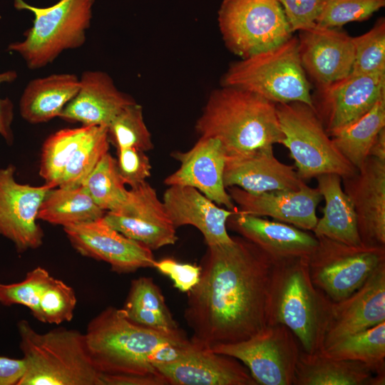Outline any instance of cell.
I'll use <instances>...</instances> for the list:
<instances>
[{"label":"cell","instance_id":"obj_1","mask_svg":"<svg viewBox=\"0 0 385 385\" xmlns=\"http://www.w3.org/2000/svg\"><path fill=\"white\" fill-rule=\"evenodd\" d=\"M207 246L198 283L187 292L185 320L195 346L250 338L270 324L277 261L242 237Z\"/></svg>","mask_w":385,"mask_h":385},{"label":"cell","instance_id":"obj_2","mask_svg":"<svg viewBox=\"0 0 385 385\" xmlns=\"http://www.w3.org/2000/svg\"><path fill=\"white\" fill-rule=\"evenodd\" d=\"M200 137L217 138L226 157L281 144L276 103L249 91L222 86L213 91L195 124Z\"/></svg>","mask_w":385,"mask_h":385},{"label":"cell","instance_id":"obj_3","mask_svg":"<svg viewBox=\"0 0 385 385\" xmlns=\"http://www.w3.org/2000/svg\"><path fill=\"white\" fill-rule=\"evenodd\" d=\"M97 369L108 374H157V351L168 344H188V337L158 332L129 321L121 309L108 307L93 318L85 333Z\"/></svg>","mask_w":385,"mask_h":385},{"label":"cell","instance_id":"obj_4","mask_svg":"<svg viewBox=\"0 0 385 385\" xmlns=\"http://www.w3.org/2000/svg\"><path fill=\"white\" fill-rule=\"evenodd\" d=\"M17 328L25 364L17 385H102L85 334L64 327L41 334L25 319Z\"/></svg>","mask_w":385,"mask_h":385},{"label":"cell","instance_id":"obj_5","mask_svg":"<svg viewBox=\"0 0 385 385\" xmlns=\"http://www.w3.org/2000/svg\"><path fill=\"white\" fill-rule=\"evenodd\" d=\"M333 302L313 284L308 256L277 261L270 324L289 328L307 353L322 349Z\"/></svg>","mask_w":385,"mask_h":385},{"label":"cell","instance_id":"obj_6","mask_svg":"<svg viewBox=\"0 0 385 385\" xmlns=\"http://www.w3.org/2000/svg\"><path fill=\"white\" fill-rule=\"evenodd\" d=\"M94 0H59L48 7L14 0L18 10L33 13V25L24 39L11 43L7 51L18 53L30 69L51 63L64 51L82 46L90 27Z\"/></svg>","mask_w":385,"mask_h":385},{"label":"cell","instance_id":"obj_7","mask_svg":"<svg viewBox=\"0 0 385 385\" xmlns=\"http://www.w3.org/2000/svg\"><path fill=\"white\" fill-rule=\"evenodd\" d=\"M222 86L249 91L276 104L301 102L314 108L296 37L233 63L223 76Z\"/></svg>","mask_w":385,"mask_h":385},{"label":"cell","instance_id":"obj_8","mask_svg":"<svg viewBox=\"0 0 385 385\" xmlns=\"http://www.w3.org/2000/svg\"><path fill=\"white\" fill-rule=\"evenodd\" d=\"M276 108L284 135L281 144L289 150L303 181L324 174L344 178L357 172L334 145L314 108L301 102L276 104Z\"/></svg>","mask_w":385,"mask_h":385},{"label":"cell","instance_id":"obj_9","mask_svg":"<svg viewBox=\"0 0 385 385\" xmlns=\"http://www.w3.org/2000/svg\"><path fill=\"white\" fill-rule=\"evenodd\" d=\"M218 24L227 48L242 58L282 45L292 33L278 0H223Z\"/></svg>","mask_w":385,"mask_h":385},{"label":"cell","instance_id":"obj_10","mask_svg":"<svg viewBox=\"0 0 385 385\" xmlns=\"http://www.w3.org/2000/svg\"><path fill=\"white\" fill-rule=\"evenodd\" d=\"M308 257L314 286L332 302H339L357 290L376 267L385 262V246L350 245L325 237Z\"/></svg>","mask_w":385,"mask_h":385},{"label":"cell","instance_id":"obj_11","mask_svg":"<svg viewBox=\"0 0 385 385\" xmlns=\"http://www.w3.org/2000/svg\"><path fill=\"white\" fill-rule=\"evenodd\" d=\"M210 350L239 360L257 384L293 385L302 348L289 328L270 324L249 339Z\"/></svg>","mask_w":385,"mask_h":385},{"label":"cell","instance_id":"obj_12","mask_svg":"<svg viewBox=\"0 0 385 385\" xmlns=\"http://www.w3.org/2000/svg\"><path fill=\"white\" fill-rule=\"evenodd\" d=\"M103 219L119 232L152 251L178 240L177 228L162 200L147 181L130 188L125 202L117 210L106 212Z\"/></svg>","mask_w":385,"mask_h":385},{"label":"cell","instance_id":"obj_13","mask_svg":"<svg viewBox=\"0 0 385 385\" xmlns=\"http://www.w3.org/2000/svg\"><path fill=\"white\" fill-rule=\"evenodd\" d=\"M15 172L13 165L0 168V235L22 253L43 244L44 234L37 215L51 188L21 184L15 179Z\"/></svg>","mask_w":385,"mask_h":385},{"label":"cell","instance_id":"obj_14","mask_svg":"<svg viewBox=\"0 0 385 385\" xmlns=\"http://www.w3.org/2000/svg\"><path fill=\"white\" fill-rule=\"evenodd\" d=\"M72 247L82 256L104 261L117 273L154 268L153 251L109 225L103 217L63 227Z\"/></svg>","mask_w":385,"mask_h":385},{"label":"cell","instance_id":"obj_15","mask_svg":"<svg viewBox=\"0 0 385 385\" xmlns=\"http://www.w3.org/2000/svg\"><path fill=\"white\" fill-rule=\"evenodd\" d=\"M317 89L312 96L314 108L329 135L362 116L385 97V73H350Z\"/></svg>","mask_w":385,"mask_h":385},{"label":"cell","instance_id":"obj_16","mask_svg":"<svg viewBox=\"0 0 385 385\" xmlns=\"http://www.w3.org/2000/svg\"><path fill=\"white\" fill-rule=\"evenodd\" d=\"M172 156L180 167L165 179L166 185L192 187L217 205L237 210L224 185L226 153L217 138L200 137L190 150L173 152Z\"/></svg>","mask_w":385,"mask_h":385},{"label":"cell","instance_id":"obj_17","mask_svg":"<svg viewBox=\"0 0 385 385\" xmlns=\"http://www.w3.org/2000/svg\"><path fill=\"white\" fill-rule=\"evenodd\" d=\"M173 385H258L239 360L200 348L192 342L175 361L153 363Z\"/></svg>","mask_w":385,"mask_h":385},{"label":"cell","instance_id":"obj_18","mask_svg":"<svg viewBox=\"0 0 385 385\" xmlns=\"http://www.w3.org/2000/svg\"><path fill=\"white\" fill-rule=\"evenodd\" d=\"M227 190L241 213L270 217L305 231H313L318 221L316 210L322 196L317 188H311L305 183L297 190L258 194L235 186Z\"/></svg>","mask_w":385,"mask_h":385},{"label":"cell","instance_id":"obj_19","mask_svg":"<svg viewBox=\"0 0 385 385\" xmlns=\"http://www.w3.org/2000/svg\"><path fill=\"white\" fill-rule=\"evenodd\" d=\"M298 49L305 73L317 88L347 76L354 60L353 37L337 28L316 25L299 32Z\"/></svg>","mask_w":385,"mask_h":385},{"label":"cell","instance_id":"obj_20","mask_svg":"<svg viewBox=\"0 0 385 385\" xmlns=\"http://www.w3.org/2000/svg\"><path fill=\"white\" fill-rule=\"evenodd\" d=\"M342 180L361 242L385 246V160L369 156L354 175Z\"/></svg>","mask_w":385,"mask_h":385},{"label":"cell","instance_id":"obj_21","mask_svg":"<svg viewBox=\"0 0 385 385\" xmlns=\"http://www.w3.org/2000/svg\"><path fill=\"white\" fill-rule=\"evenodd\" d=\"M385 322V262L346 298L332 303L322 349Z\"/></svg>","mask_w":385,"mask_h":385},{"label":"cell","instance_id":"obj_22","mask_svg":"<svg viewBox=\"0 0 385 385\" xmlns=\"http://www.w3.org/2000/svg\"><path fill=\"white\" fill-rule=\"evenodd\" d=\"M162 201L176 228L184 225L196 227L207 246L232 242V237L227 231V222L237 210L222 208L190 186H168Z\"/></svg>","mask_w":385,"mask_h":385},{"label":"cell","instance_id":"obj_23","mask_svg":"<svg viewBox=\"0 0 385 385\" xmlns=\"http://www.w3.org/2000/svg\"><path fill=\"white\" fill-rule=\"evenodd\" d=\"M227 227L250 241L276 261L309 256L318 244L314 234L293 225L237 210Z\"/></svg>","mask_w":385,"mask_h":385},{"label":"cell","instance_id":"obj_24","mask_svg":"<svg viewBox=\"0 0 385 385\" xmlns=\"http://www.w3.org/2000/svg\"><path fill=\"white\" fill-rule=\"evenodd\" d=\"M223 182L226 188L235 186L255 194L297 190L304 183L294 166L277 159L273 147L245 155L226 157Z\"/></svg>","mask_w":385,"mask_h":385},{"label":"cell","instance_id":"obj_25","mask_svg":"<svg viewBox=\"0 0 385 385\" xmlns=\"http://www.w3.org/2000/svg\"><path fill=\"white\" fill-rule=\"evenodd\" d=\"M80 88L58 118L82 125L108 126L126 106L135 100L119 91L111 77L101 71H86L79 78Z\"/></svg>","mask_w":385,"mask_h":385},{"label":"cell","instance_id":"obj_26","mask_svg":"<svg viewBox=\"0 0 385 385\" xmlns=\"http://www.w3.org/2000/svg\"><path fill=\"white\" fill-rule=\"evenodd\" d=\"M385 376L376 375L365 364L334 359L319 351H300L293 385H384Z\"/></svg>","mask_w":385,"mask_h":385},{"label":"cell","instance_id":"obj_27","mask_svg":"<svg viewBox=\"0 0 385 385\" xmlns=\"http://www.w3.org/2000/svg\"><path fill=\"white\" fill-rule=\"evenodd\" d=\"M80 88L73 73H56L31 80L19 100V112L26 121L38 124L58 117Z\"/></svg>","mask_w":385,"mask_h":385},{"label":"cell","instance_id":"obj_28","mask_svg":"<svg viewBox=\"0 0 385 385\" xmlns=\"http://www.w3.org/2000/svg\"><path fill=\"white\" fill-rule=\"evenodd\" d=\"M317 188L324 200L323 215L313 230L315 237H325L350 245H361L353 205L342 187L337 174L318 176Z\"/></svg>","mask_w":385,"mask_h":385},{"label":"cell","instance_id":"obj_29","mask_svg":"<svg viewBox=\"0 0 385 385\" xmlns=\"http://www.w3.org/2000/svg\"><path fill=\"white\" fill-rule=\"evenodd\" d=\"M120 309L129 321L138 326L173 337H187L173 317L160 287L150 277L132 280Z\"/></svg>","mask_w":385,"mask_h":385},{"label":"cell","instance_id":"obj_30","mask_svg":"<svg viewBox=\"0 0 385 385\" xmlns=\"http://www.w3.org/2000/svg\"><path fill=\"white\" fill-rule=\"evenodd\" d=\"M105 213L82 185L72 188L58 187L47 191L37 218L65 227L98 220Z\"/></svg>","mask_w":385,"mask_h":385},{"label":"cell","instance_id":"obj_31","mask_svg":"<svg viewBox=\"0 0 385 385\" xmlns=\"http://www.w3.org/2000/svg\"><path fill=\"white\" fill-rule=\"evenodd\" d=\"M385 128V97L365 114L329 135L339 151L358 170L379 133Z\"/></svg>","mask_w":385,"mask_h":385},{"label":"cell","instance_id":"obj_32","mask_svg":"<svg viewBox=\"0 0 385 385\" xmlns=\"http://www.w3.org/2000/svg\"><path fill=\"white\" fill-rule=\"evenodd\" d=\"M319 351L332 358L362 362L376 375L385 376V322L342 338Z\"/></svg>","mask_w":385,"mask_h":385},{"label":"cell","instance_id":"obj_33","mask_svg":"<svg viewBox=\"0 0 385 385\" xmlns=\"http://www.w3.org/2000/svg\"><path fill=\"white\" fill-rule=\"evenodd\" d=\"M91 126L66 128L50 135L41 152L39 175L51 188L58 186L65 168Z\"/></svg>","mask_w":385,"mask_h":385},{"label":"cell","instance_id":"obj_34","mask_svg":"<svg viewBox=\"0 0 385 385\" xmlns=\"http://www.w3.org/2000/svg\"><path fill=\"white\" fill-rule=\"evenodd\" d=\"M96 204L106 212L119 208L128 190L118 170L116 159L106 153L81 185Z\"/></svg>","mask_w":385,"mask_h":385},{"label":"cell","instance_id":"obj_35","mask_svg":"<svg viewBox=\"0 0 385 385\" xmlns=\"http://www.w3.org/2000/svg\"><path fill=\"white\" fill-rule=\"evenodd\" d=\"M110 142L106 125H93L67 163L58 187L81 186L102 157L108 152Z\"/></svg>","mask_w":385,"mask_h":385},{"label":"cell","instance_id":"obj_36","mask_svg":"<svg viewBox=\"0 0 385 385\" xmlns=\"http://www.w3.org/2000/svg\"><path fill=\"white\" fill-rule=\"evenodd\" d=\"M107 128L109 142L116 150L134 148L146 152L153 148L142 106L136 102L123 108Z\"/></svg>","mask_w":385,"mask_h":385},{"label":"cell","instance_id":"obj_37","mask_svg":"<svg viewBox=\"0 0 385 385\" xmlns=\"http://www.w3.org/2000/svg\"><path fill=\"white\" fill-rule=\"evenodd\" d=\"M354 60L351 73H385V21L380 19L368 32L353 37Z\"/></svg>","mask_w":385,"mask_h":385},{"label":"cell","instance_id":"obj_38","mask_svg":"<svg viewBox=\"0 0 385 385\" xmlns=\"http://www.w3.org/2000/svg\"><path fill=\"white\" fill-rule=\"evenodd\" d=\"M52 277L46 269L37 267L19 282L0 284V303L6 306L24 305L39 320L40 300Z\"/></svg>","mask_w":385,"mask_h":385},{"label":"cell","instance_id":"obj_39","mask_svg":"<svg viewBox=\"0 0 385 385\" xmlns=\"http://www.w3.org/2000/svg\"><path fill=\"white\" fill-rule=\"evenodd\" d=\"M385 6V0H326L317 25L338 28L368 19Z\"/></svg>","mask_w":385,"mask_h":385},{"label":"cell","instance_id":"obj_40","mask_svg":"<svg viewBox=\"0 0 385 385\" xmlns=\"http://www.w3.org/2000/svg\"><path fill=\"white\" fill-rule=\"evenodd\" d=\"M77 299L73 289L52 277L40 300L41 322L59 324L73 319Z\"/></svg>","mask_w":385,"mask_h":385},{"label":"cell","instance_id":"obj_41","mask_svg":"<svg viewBox=\"0 0 385 385\" xmlns=\"http://www.w3.org/2000/svg\"><path fill=\"white\" fill-rule=\"evenodd\" d=\"M117 168L125 185H138L150 176L151 165L145 152L134 148L117 150Z\"/></svg>","mask_w":385,"mask_h":385},{"label":"cell","instance_id":"obj_42","mask_svg":"<svg viewBox=\"0 0 385 385\" xmlns=\"http://www.w3.org/2000/svg\"><path fill=\"white\" fill-rule=\"evenodd\" d=\"M292 32L314 27L326 0H278Z\"/></svg>","mask_w":385,"mask_h":385},{"label":"cell","instance_id":"obj_43","mask_svg":"<svg viewBox=\"0 0 385 385\" xmlns=\"http://www.w3.org/2000/svg\"><path fill=\"white\" fill-rule=\"evenodd\" d=\"M154 268L168 276L175 288L183 292H188L199 282L200 266L179 262L172 258H164L155 261Z\"/></svg>","mask_w":385,"mask_h":385},{"label":"cell","instance_id":"obj_44","mask_svg":"<svg viewBox=\"0 0 385 385\" xmlns=\"http://www.w3.org/2000/svg\"><path fill=\"white\" fill-rule=\"evenodd\" d=\"M17 78L15 71L0 72V86L6 83H11ZM14 120V104L9 98H0V136L8 145L14 142V133L11 125Z\"/></svg>","mask_w":385,"mask_h":385},{"label":"cell","instance_id":"obj_45","mask_svg":"<svg viewBox=\"0 0 385 385\" xmlns=\"http://www.w3.org/2000/svg\"><path fill=\"white\" fill-rule=\"evenodd\" d=\"M102 385H168V380L157 374H102Z\"/></svg>","mask_w":385,"mask_h":385},{"label":"cell","instance_id":"obj_46","mask_svg":"<svg viewBox=\"0 0 385 385\" xmlns=\"http://www.w3.org/2000/svg\"><path fill=\"white\" fill-rule=\"evenodd\" d=\"M24 371L25 364L23 359L0 356V385H17Z\"/></svg>","mask_w":385,"mask_h":385},{"label":"cell","instance_id":"obj_47","mask_svg":"<svg viewBox=\"0 0 385 385\" xmlns=\"http://www.w3.org/2000/svg\"><path fill=\"white\" fill-rule=\"evenodd\" d=\"M369 156L385 160V128L382 129L375 138L370 148Z\"/></svg>","mask_w":385,"mask_h":385}]
</instances>
